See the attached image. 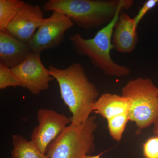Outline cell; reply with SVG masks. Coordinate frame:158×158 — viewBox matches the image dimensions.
<instances>
[{"mask_svg": "<svg viewBox=\"0 0 158 158\" xmlns=\"http://www.w3.org/2000/svg\"><path fill=\"white\" fill-rule=\"evenodd\" d=\"M48 70L58 82L61 98L71 113V124L79 125L87 121L99 97L97 88L89 81L81 64L76 62L65 69L51 65Z\"/></svg>", "mask_w": 158, "mask_h": 158, "instance_id": "obj_1", "label": "cell"}, {"mask_svg": "<svg viewBox=\"0 0 158 158\" xmlns=\"http://www.w3.org/2000/svg\"><path fill=\"white\" fill-rule=\"evenodd\" d=\"M145 158H158V136L148 139L143 146Z\"/></svg>", "mask_w": 158, "mask_h": 158, "instance_id": "obj_17", "label": "cell"}, {"mask_svg": "<svg viewBox=\"0 0 158 158\" xmlns=\"http://www.w3.org/2000/svg\"><path fill=\"white\" fill-rule=\"evenodd\" d=\"M16 87L24 88L13 73L11 69L0 63V89L2 90L9 87Z\"/></svg>", "mask_w": 158, "mask_h": 158, "instance_id": "obj_16", "label": "cell"}, {"mask_svg": "<svg viewBox=\"0 0 158 158\" xmlns=\"http://www.w3.org/2000/svg\"><path fill=\"white\" fill-rule=\"evenodd\" d=\"M153 124V132L155 136H158V116Z\"/></svg>", "mask_w": 158, "mask_h": 158, "instance_id": "obj_19", "label": "cell"}, {"mask_svg": "<svg viewBox=\"0 0 158 158\" xmlns=\"http://www.w3.org/2000/svg\"><path fill=\"white\" fill-rule=\"evenodd\" d=\"M102 155V154H100L96 156H90L88 155L85 157V158H101L100 157Z\"/></svg>", "mask_w": 158, "mask_h": 158, "instance_id": "obj_20", "label": "cell"}, {"mask_svg": "<svg viewBox=\"0 0 158 158\" xmlns=\"http://www.w3.org/2000/svg\"><path fill=\"white\" fill-rule=\"evenodd\" d=\"M32 52L28 44L15 38L7 30L0 31V63L10 69L14 68Z\"/></svg>", "mask_w": 158, "mask_h": 158, "instance_id": "obj_10", "label": "cell"}, {"mask_svg": "<svg viewBox=\"0 0 158 158\" xmlns=\"http://www.w3.org/2000/svg\"><path fill=\"white\" fill-rule=\"evenodd\" d=\"M122 95L129 101L130 120L141 129L153 124L158 116V87L151 79L130 80L122 89Z\"/></svg>", "mask_w": 158, "mask_h": 158, "instance_id": "obj_4", "label": "cell"}, {"mask_svg": "<svg viewBox=\"0 0 158 158\" xmlns=\"http://www.w3.org/2000/svg\"><path fill=\"white\" fill-rule=\"evenodd\" d=\"M129 119L128 112L117 115L107 120L110 135L115 141H120Z\"/></svg>", "mask_w": 158, "mask_h": 158, "instance_id": "obj_15", "label": "cell"}, {"mask_svg": "<svg viewBox=\"0 0 158 158\" xmlns=\"http://www.w3.org/2000/svg\"><path fill=\"white\" fill-rule=\"evenodd\" d=\"M122 11H118L112 21L100 29L93 38L86 39L77 33L69 38L75 52L88 57L95 67L111 77H126L131 73L129 68L116 63L111 56V51L114 48L112 44L113 30Z\"/></svg>", "mask_w": 158, "mask_h": 158, "instance_id": "obj_3", "label": "cell"}, {"mask_svg": "<svg viewBox=\"0 0 158 158\" xmlns=\"http://www.w3.org/2000/svg\"><path fill=\"white\" fill-rule=\"evenodd\" d=\"M158 3V0H148L145 2L141 9L139 10L136 16L133 18L134 24L136 29L138 28L139 23L145 16V15L147 14L150 10L154 8L157 5Z\"/></svg>", "mask_w": 158, "mask_h": 158, "instance_id": "obj_18", "label": "cell"}, {"mask_svg": "<svg viewBox=\"0 0 158 158\" xmlns=\"http://www.w3.org/2000/svg\"><path fill=\"white\" fill-rule=\"evenodd\" d=\"M38 124L34 128L31 140L42 153L46 154L50 144L71 123V118L55 110L40 109L37 113Z\"/></svg>", "mask_w": 158, "mask_h": 158, "instance_id": "obj_7", "label": "cell"}, {"mask_svg": "<svg viewBox=\"0 0 158 158\" xmlns=\"http://www.w3.org/2000/svg\"><path fill=\"white\" fill-rule=\"evenodd\" d=\"M13 149L11 158H49L46 154L40 150L31 140L28 141L19 135L12 137Z\"/></svg>", "mask_w": 158, "mask_h": 158, "instance_id": "obj_13", "label": "cell"}, {"mask_svg": "<svg viewBox=\"0 0 158 158\" xmlns=\"http://www.w3.org/2000/svg\"><path fill=\"white\" fill-rule=\"evenodd\" d=\"M44 19L40 6L27 4L9 23L6 30L15 38L28 44Z\"/></svg>", "mask_w": 158, "mask_h": 158, "instance_id": "obj_9", "label": "cell"}, {"mask_svg": "<svg viewBox=\"0 0 158 158\" xmlns=\"http://www.w3.org/2000/svg\"><path fill=\"white\" fill-rule=\"evenodd\" d=\"M132 0H49L43 6L45 11H58L87 30L106 25L120 10L131 8Z\"/></svg>", "mask_w": 158, "mask_h": 158, "instance_id": "obj_2", "label": "cell"}, {"mask_svg": "<svg viewBox=\"0 0 158 158\" xmlns=\"http://www.w3.org/2000/svg\"><path fill=\"white\" fill-rule=\"evenodd\" d=\"M129 108V101L127 98L122 95L106 93L100 96L94 103L93 112L108 120L128 112Z\"/></svg>", "mask_w": 158, "mask_h": 158, "instance_id": "obj_12", "label": "cell"}, {"mask_svg": "<svg viewBox=\"0 0 158 158\" xmlns=\"http://www.w3.org/2000/svg\"><path fill=\"white\" fill-rule=\"evenodd\" d=\"M74 25L65 14L53 11L49 17L44 19L28 43L32 52L41 53L45 50L59 46L63 41L66 31Z\"/></svg>", "mask_w": 158, "mask_h": 158, "instance_id": "obj_6", "label": "cell"}, {"mask_svg": "<svg viewBox=\"0 0 158 158\" xmlns=\"http://www.w3.org/2000/svg\"><path fill=\"white\" fill-rule=\"evenodd\" d=\"M95 116L79 125L70 124L49 145V158H85L94 148V133L97 128Z\"/></svg>", "mask_w": 158, "mask_h": 158, "instance_id": "obj_5", "label": "cell"}, {"mask_svg": "<svg viewBox=\"0 0 158 158\" xmlns=\"http://www.w3.org/2000/svg\"><path fill=\"white\" fill-rule=\"evenodd\" d=\"M11 70L24 88L34 95L47 90L50 82L54 79L43 64L40 53L32 52L23 62Z\"/></svg>", "mask_w": 158, "mask_h": 158, "instance_id": "obj_8", "label": "cell"}, {"mask_svg": "<svg viewBox=\"0 0 158 158\" xmlns=\"http://www.w3.org/2000/svg\"><path fill=\"white\" fill-rule=\"evenodd\" d=\"M138 40L134 19L127 12L122 11L113 30L112 44L114 48L121 53H131Z\"/></svg>", "mask_w": 158, "mask_h": 158, "instance_id": "obj_11", "label": "cell"}, {"mask_svg": "<svg viewBox=\"0 0 158 158\" xmlns=\"http://www.w3.org/2000/svg\"><path fill=\"white\" fill-rule=\"evenodd\" d=\"M26 4L21 0H0V31L7 30L9 23Z\"/></svg>", "mask_w": 158, "mask_h": 158, "instance_id": "obj_14", "label": "cell"}]
</instances>
